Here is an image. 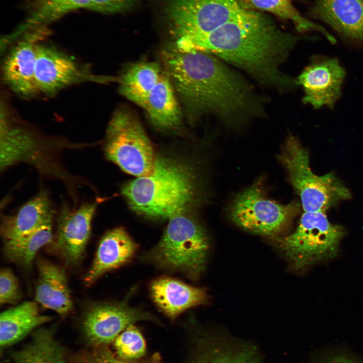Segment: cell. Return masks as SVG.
<instances>
[{
  "mask_svg": "<svg viewBox=\"0 0 363 363\" xmlns=\"http://www.w3.org/2000/svg\"><path fill=\"white\" fill-rule=\"evenodd\" d=\"M298 40L267 15L247 10L208 34L176 39L175 46L182 51L214 53L261 84L283 89L297 84L280 66Z\"/></svg>",
  "mask_w": 363,
  "mask_h": 363,
  "instance_id": "1",
  "label": "cell"
},
{
  "mask_svg": "<svg viewBox=\"0 0 363 363\" xmlns=\"http://www.w3.org/2000/svg\"><path fill=\"white\" fill-rule=\"evenodd\" d=\"M162 57L190 119L207 113L238 128L259 114L260 102L237 74L208 53L164 49Z\"/></svg>",
  "mask_w": 363,
  "mask_h": 363,
  "instance_id": "2",
  "label": "cell"
},
{
  "mask_svg": "<svg viewBox=\"0 0 363 363\" xmlns=\"http://www.w3.org/2000/svg\"><path fill=\"white\" fill-rule=\"evenodd\" d=\"M201 182L195 167L171 156L156 157L152 172L126 183L122 193L130 208L153 219H170L198 202Z\"/></svg>",
  "mask_w": 363,
  "mask_h": 363,
  "instance_id": "3",
  "label": "cell"
},
{
  "mask_svg": "<svg viewBox=\"0 0 363 363\" xmlns=\"http://www.w3.org/2000/svg\"><path fill=\"white\" fill-rule=\"evenodd\" d=\"M169 219L160 240L143 259L197 279L206 267L209 249L207 233L196 219L184 213Z\"/></svg>",
  "mask_w": 363,
  "mask_h": 363,
  "instance_id": "4",
  "label": "cell"
},
{
  "mask_svg": "<svg viewBox=\"0 0 363 363\" xmlns=\"http://www.w3.org/2000/svg\"><path fill=\"white\" fill-rule=\"evenodd\" d=\"M278 159L299 196L305 212H325L338 202L350 199L349 190L332 173L318 176L309 166V153L298 139L290 135Z\"/></svg>",
  "mask_w": 363,
  "mask_h": 363,
  "instance_id": "5",
  "label": "cell"
},
{
  "mask_svg": "<svg viewBox=\"0 0 363 363\" xmlns=\"http://www.w3.org/2000/svg\"><path fill=\"white\" fill-rule=\"evenodd\" d=\"M345 233L342 226L329 222L325 212H305L295 230L280 239L278 246L294 268L303 271L335 257Z\"/></svg>",
  "mask_w": 363,
  "mask_h": 363,
  "instance_id": "6",
  "label": "cell"
},
{
  "mask_svg": "<svg viewBox=\"0 0 363 363\" xmlns=\"http://www.w3.org/2000/svg\"><path fill=\"white\" fill-rule=\"evenodd\" d=\"M104 153L108 160L137 177L150 174L156 158L141 124L125 109L117 110L109 123Z\"/></svg>",
  "mask_w": 363,
  "mask_h": 363,
  "instance_id": "7",
  "label": "cell"
},
{
  "mask_svg": "<svg viewBox=\"0 0 363 363\" xmlns=\"http://www.w3.org/2000/svg\"><path fill=\"white\" fill-rule=\"evenodd\" d=\"M246 10L236 0H168L166 7L176 39L208 34Z\"/></svg>",
  "mask_w": 363,
  "mask_h": 363,
  "instance_id": "8",
  "label": "cell"
},
{
  "mask_svg": "<svg viewBox=\"0 0 363 363\" xmlns=\"http://www.w3.org/2000/svg\"><path fill=\"white\" fill-rule=\"evenodd\" d=\"M298 210L294 204L281 205L265 197L257 185L239 193L228 210L230 219L241 228L258 234L274 236L289 224Z\"/></svg>",
  "mask_w": 363,
  "mask_h": 363,
  "instance_id": "9",
  "label": "cell"
},
{
  "mask_svg": "<svg viewBox=\"0 0 363 363\" xmlns=\"http://www.w3.org/2000/svg\"><path fill=\"white\" fill-rule=\"evenodd\" d=\"M152 319L150 314L130 307L125 300L93 306L85 313L82 328L90 343L96 347L103 346L114 342L117 337L133 323Z\"/></svg>",
  "mask_w": 363,
  "mask_h": 363,
  "instance_id": "10",
  "label": "cell"
},
{
  "mask_svg": "<svg viewBox=\"0 0 363 363\" xmlns=\"http://www.w3.org/2000/svg\"><path fill=\"white\" fill-rule=\"evenodd\" d=\"M344 69L335 58L318 57L298 76V85L304 89L303 101L318 109H333L341 95Z\"/></svg>",
  "mask_w": 363,
  "mask_h": 363,
  "instance_id": "11",
  "label": "cell"
},
{
  "mask_svg": "<svg viewBox=\"0 0 363 363\" xmlns=\"http://www.w3.org/2000/svg\"><path fill=\"white\" fill-rule=\"evenodd\" d=\"M95 77L65 53L52 47L36 45L35 80L38 91L52 95L68 86Z\"/></svg>",
  "mask_w": 363,
  "mask_h": 363,
  "instance_id": "12",
  "label": "cell"
},
{
  "mask_svg": "<svg viewBox=\"0 0 363 363\" xmlns=\"http://www.w3.org/2000/svg\"><path fill=\"white\" fill-rule=\"evenodd\" d=\"M96 202L86 203L76 210L64 205L57 218L55 247L68 263L82 258L89 240Z\"/></svg>",
  "mask_w": 363,
  "mask_h": 363,
  "instance_id": "13",
  "label": "cell"
},
{
  "mask_svg": "<svg viewBox=\"0 0 363 363\" xmlns=\"http://www.w3.org/2000/svg\"><path fill=\"white\" fill-rule=\"evenodd\" d=\"M150 292L157 306L171 319L189 308L205 304L208 300L204 288L169 277L154 280L150 285Z\"/></svg>",
  "mask_w": 363,
  "mask_h": 363,
  "instance_id": "14",
  "label": "cell"
},
{
  "mask_svg": "<svg viewBox=\"0 0 363 363\" xmlns=\"http://www.w3.org/2000/svg\"><path fill=\"white\" fill-rule=\"evenodd\" d=\"M137 245L122 227L109 230L101 239L90 270L84 277L88 285L103 274L129 261L137 250Z\"/></svg>",
  "mask_w": 363,
  "mask_h": 363,
  "instance_id": "15",
  "label": "cell"
},
{
  "mask_svg": "<svg viewBox=\"0 0 363 363\" xmlns=\"http://www.w3.org/2000/svg\"><path fill=\"white\" fill-rule=\"evenodd\" d=\"M313 13L342 36L363 41V0H315Z\"/></svg>",
  "mask_w": 363,
  "mask_h": 363,
  "instance_id": "16",
  "label": "cell"
},
{
  "mask_svg": "<svg viewBox=\"0 0 363 363\" xmlns=\"http://www.w3.org/2000/svg\"><path fill=\"white\" fill-rule=\"evenodd\" d=\"M36 45L32 39L19 42L8 53L3 65L5 82L16 93L24 97L38 92L35 80Z\"/></svg>",
  "mask_w": 363,
  "mask_h": 363,
  "instance_id": "17",
  "label": "cell"
},
{
  "mask_svg": "<svg viewBox=\"0 0 363 363\" xmlns=\"http://www.w3.org/2000/svg\"><path fill=\"white\" fill-rule=\"evenodd\" d=\"M37 266L35 300L61 316L68 315L72 310L73 302L64 269L42 258L38 259Z\"/></svg>",
  "mask_w": 363,
  "mask_h": 363,
  "instance_id": "18",
  "label": "cell"
},
{
  "mask_svg": "<svg viewBox=\"0 0 363 363\" xmlns=\"http://www.w3.org/2000/svg\"><path fill=\"white\" fill-rule=\"evenodd\" d=\"M52 319L51 317L41 315L37 304L33 301H25L3 312L0 316L1 348L17 342Z\"/></svg>",
  "mask_w": 363,
  "mask_h": 363,
  "instance_id": "19",
  "label": "cell"
},
{
  "mask_svg": "<svg viewBox=\"0 0 363 363\" xmlns=\"http://www.w3.org/2000/svg\"><path fill=\"white\" fill-rule=\"evenodd\" d=\"M52 216L46 193L41 191L25 203L17 214L4 218L2 233L5 241L16 240L28 235Z\"/></svg>",
  "mask_w": 363,
  "mask_h": 363,
  "instance_id": "20",
  "label": "cell"
},
{
  "mask_svg": "<svg viewBox=\"0 0 363 363\" xmlns=\"http://www.w3.org/2000/svg\"><path fill=\"white\" fill-rule=\"evenodd\" d=\"M144 109L152 124L158 129H173L180 125L181 113L167 72H162Z\"/></svg>",
  "mask_w": 363,
  "mask_h": 363,
  "instance_id": "21",
  "label": "cell"
},
{
  "mask_svg": "<svg viewBox=\"0 0 363 363\" xmlns=\"http://www.w3.org/2000/svg\"><path fill=\"white\" fill-rule=\"evenodd\" d=\"M8 363H69L52 329L35 330L30 341L13 351Z\"/></svg>",
  "mask_w": 363,
  "mask_h": 363,
  "instance_id": "22",
  "label": "cell"
},
{
  "mask_svg": "<svg viewBox=\"0 0 363 363\" xmlns=\"http://www.w3.org/2000/svg\"><path fill=\"white\" fill-rule=\"evenodd\" d=\"M162 72L156 62L133 64L118 78L120 93L129 100L145 108L151 91L157 83Z\"/></svg>",
  "mask_w": 363,
  "mask_h": 363,
  "instance_id": "23",
  "label": "cell"
},
{
  "mask_svg": "<svg viewBox=\"0 0 363 363\" xmlns=\"http://www.w3.org/2000/svg\"><path fill=\"white\" fill-rule=\"evenodd\" d=\"M245 9L267 12L281 19L291 22L297 31H317L330 42L335 38L323 27L304 17L293 5L294 0H236Z\"/></svg>",
  "mask_w": 363,
  "mask_h": 363,
  "instance_id": "24",
  "label": "cell"
},
{
  "mask_svg": "<svg viewBox=\"0 0 363 363\" xmlns=\"http://www.w3.org/2000/svg\"><path fill=\"white\" fill-rule=\"evenodd\" d=\"M52 216L26 236L16 240L5 241L4 252L10 260L26 268L31 267L40 248L52 239Z\"/></svg>",
  "mask_w": 363,
  "mask_h": 363,
  "instance_id": "25",
  "label": "cell"
},
{
  "mask_svg": "<svg viewBox=\"0 0 363 363\" xmlns=\"http://www.w3.org/2000/svg\"><path fill=\"white\" fill-rule=\"evenodd\" d=\"M90 0H42L26 21L9 38H14L24 31L52 22L79 8H88Z\"/></svg>",
  "mask_w": 363,
  "mask_h": 363,
  "instance_id": "26",
  "label": "cell"
},
{
  "mask_svg": "<svg viewBox=\"0 0 363 363\" xmlns=\"http://www.w3.org/2000/svg\"><path fill=\"white\" fill-rule=\"evenodd\" d=\"M114 345L117 356L122 359L140 358L146 351L144 338L133 325L129 326L117 337Z\"/></svg>",
  "mask_w": 363,
  "mask_h": 363,
  "instance_id": "27",
  "label": "cell"
},
{
  "mask_svg": "<svg viewBox=\"0 0 363 363\" xmlns=\"http://www.w3.org/2000/svg\"><path fill=\"white\" fill-rule=\"evenodd\" d=\"M22 294L17 278L8 268L0 273V303L14 304L21 299Z\"/></svg>",
  "mask_w": 363,
  "mask_h": 363,
  "instance_id": "28",
  "label": "cell"
},
{
  "mask_svg": "<svg viewBox=\"0 0 363 363\" xmlns=\"http://www.w3.org/2000/svg\"><path fill=\"white\" fill-rule=\"evenodd\" d=\"M96 348L81 355L77 363H128L113 354L102 346ZM160 358L157 354L141 363H159Z\"/></svg>",
  "mask_w": 363,
  "mask_h": 363,
  "instance_id": "29",
  "label": "cell"
},
{
  "mask_svg": "<svg viewBox=\"0 0 363 363\" xmlns=\"http://www.w3.org/2000/svg\"><path fill=\"white\" fill-rule=\"evenodd\" d=\"M194 363H259L250 352L219 353L207 354Z\"/></svg>",
  "mask_w": 363,
  "mask_h": 363,
  "instance_id": "30",
  "label": "cell"
},
{
  "mask_svg": "<svg viewBox=\"0 0 363 363\" xmlns=\"http://www.w3.org/2000/svg\"><path fill=\"white\" fill-rule=\"evenodd\" d=\"M315 363H363V356L342 350H328L319 354Z\"/></svg>",
  "mask_w": 363,
  "mask_h": 363,
  "instance_id": "31",
  "label": "cell"
},
{
  "mask_svg": "<svg viewBox=\"0 0 363 363\" xmlns=\"http://www.w3.org/2000/svg\"><path fill=\"white\" fill-rule=\"evenodd\" d=\"M134 0H90L89 9L104 13L119 12L129 8Z\"/></svg>",
  "mask_w": 363,
  "mask_h": 363,
  "instance_id": "32",
  "label": "cell"
}]
</instances>
